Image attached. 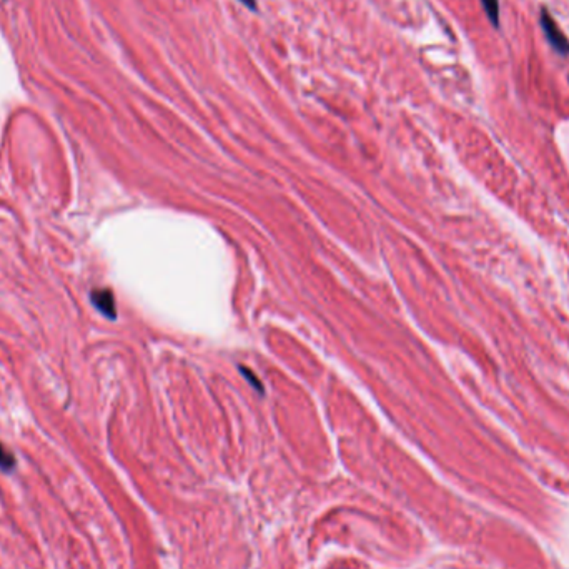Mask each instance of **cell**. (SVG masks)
<instances>
[{"mask_svg":"<svg viewBox=\"0 0 569 569\" xmlns=\"http://www.w3.org/2000/svg\"><path fill=\"white\" fill-rule=\"evenodd\" d=\"M540 24L543 32H545V37L548 40V44L555 49V52H558L563 57H568L569 55V40L566 39V35L563 34V30L560 29V25L555 22V19L551 17L550 12L546 9L541 10L540 15Z\"/></svg>","mask_w":569,"mask_h":569,"instance_id":"6da1fadb","label":"cell"},{"mask_svg":"<svg viewBox=\"0 0 569 569\" xmlns=\"http://www.w3.org/2000/svg\"><path fill=\"white\" fill-rule=\"evenodd\" d=\"M90 300L95 308H97L100 313H104L109 318H115V300L114 295L110 290H94L90 293Z\"/></svg>","mask_w":569,"mask_h":569,"instance_id":"7a4b0ae2","label":"cell"},{"mask_svg":"<svg viewBox=\"0 0 569 569\" xmlns=\"http://www.w3.org/2000/svg\"><path fill=\"white\" fill-rule=\"evenodd\" d=\"M481 4L490 22L498 27L500 25V0H481Z\"/></svg>","mask_w":569,"mask_h":569,"instance_id":"3957f363","label":"cell"},{"mask_svg":"<svg viewBox=\"0 0 569 569\" xmlns=\"http://www.w3.org/2000/svg\"><path fill=\"white\" fill-rule=\"evenodd\" d=\"M14 465H15L14 455L2 445V443H0V470L10 471L14 468Z\"/></svg>","mask_w":569,"mask_h":569,"instance_id":"277c9868","label":"cell"},{"mask_svg":"<svg viewBox=\"0 0 569 569\" xmlns=\"http://www.w3.org/2000/svg\"><path fill=\"white\" fill-rule=\"evenodd\" d=\"M241 2H243L245 5H248L250 9H253V7H255V2H253V0H241Z\"/></svg>","mask_w":569,"mask_h":569,"instance_id":"5b68a950","label":"cell"}]
</instances>
